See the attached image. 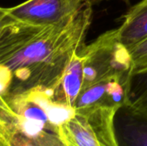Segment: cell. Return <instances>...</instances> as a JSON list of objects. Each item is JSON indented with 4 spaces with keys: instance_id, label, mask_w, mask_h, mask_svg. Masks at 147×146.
I'll use <instances>...</instances> for the list:
<instances>
[{
    "instance_id": "1",
    "label": "cell",
    "mask_w": 147,
    "mask_h": 146,
    "mask_svg": "<svg viewBox=\"0 0 147 146\" xmlns=\"http://www.w3.org/2000/svg\"><path fill=\"white\" fill-rule=\"evenodd\" d=\"M92 5L85 3L70 22L32 26L0 21L1 96L53 89L73 53L85 43Z\"/></svg>"
},
{
    "instance_id": "2",
    "label": "cell",
    "mask_w": 147,
    "mask_h": 146,
    "mask_svg": "<svg viewBox=\"0 0 147 146\" xmlns=\"http://www.w3.org/2000/svg\"><path fill=\"white\" fill-rule=\"evenodd\" d=\"M75 113V108L55 100L53 89L1 96L0 126L22 134L37 146H64L59 127Z\"/></svg>"
},
{
    "instance_id": "3",
    "label": "cell",
    "mask_w": 147,
    "mask_h": 146,
    "mask_svg": "<svg viewBox=\"0 0 147 146\" xmlns=\"http://www.w3.org/2000/svg\"><path fill=\"white\" fill-rule=\"evenodd\" d=\"M120 107L91 106L76 108L75 115L59 127L64 146H121L115 128Z\"/></svg>"
},
{
    "instance_id": "4",
    "label": "cell",
    "mask_w": 147,
    "mask_h": 146,
    "mask_svg": "<svg viewBox=\"0 0 147 146\" xmlns=\"http://www.w3.org/2000/svg\"><path fill=\"white\" fill-rule=\"evenodd\" d=\"M84 51L83 88L106 78L129 77L134 71L130 50L121 41L118 28L102 34L90 44L84 45Z\"/></svg>"
},
{
    "instance_id": "5",
    "label": "cell",
    "mask_w": 147,
    "mask_h": 146,
    "mask_svg": "<svg viewBox=\"0 0 147 146\" xmlns=\"http://www.w3.org/2000/svg\"><path fill=\"white\" fill-rule=\"evenodd\" d=\"M85 0H26L16 6L0 9V21L32 26L64 24L73 19Z\"/></svg>"
},
{
    "instance_id": "6",
    "label": "cell",
    "mask_w": 147,
    "mask_h": 146,
    "mask_svg": "<svg viewBox=\"0 0 147 146\" xmlns=\"http://www.w3.org/2000/svg\"><path fill=\"white\" fill-rule=\"evenodd\" d=\"M131 76L106 78L83 88L77 99L75 108L121 107L127 103Z\"/></svg>"
},
{
    "instance_id": "7",
    "label": "cell",
    "mask_w": 147,
    "mask_h": 146,
    "mask_svg": "<svg viewBox=\"0 0 147 146\" xmlns=\"http://www.w3.org/2000/svg\"><path fill=\"white\" fill-rule=\"evenodd\" d=\"M84 46L73 53L59 83L53 89L56 101L72 108H75L84 85L85 62Z\"/></svg>"
},
{
    "instance_id": "8",
    "label": "cell",
    "mask_w": 147,
    "mask_h": 146,
    "mask_svg": "<svg viewBox=\"0 0 147 146\" xmlns=\"http://www.w3.org/2000/svg\"><path fill=\"white\" fill-rule=\"evenodd\" d=\"M115 128L121 146H147V115L124 104L115 114Z\"/></svg>"
},
{
    "instance_id": "9",
    "label": "cell",
    "mask_w": 147,
    "mask_h": 146,
    "mask_svg": "<svg viewBox=\"0 0 147 146\" xmlns=\"http://www.w3.org/2000/svg\"><path fill=\"white\" fill-rule=\"evenodd\" d=\"M118 33L121 41L128 48L146 39L147 0H141L129 9Z\"/></svg>"
},
{
    "instance_id": "10",
    "label": "cell",
    "mask_w": 147,
    "mask_h": 146,
    "mask_svg": "<svg viewBox=\"0 0 147 146\" xmlns=\"http://www.w3.org/2000/svg\"><path fill=\"white\" fill-rule=\"evenodd\" d=\"M126 104L147 115V67L134 71L129 81Z\"/></svg>"
},
{
    "instance_id": "11",
    "label": "cell",
    "mask_w": 147,
    "mask_h": 146,
    "mask_svg": "<svg viewBox=\"0 0 147 146\" xmlns=\"http://www.w3.org/2000/svg\"><path fill=\"white\" fill-rule=\"evenodd\" d=\"M0 146H37L22 134L0 126Z\"/></svg>"
},
{
    "instance_id": "12",
    "label": "cell",
    "mask_w": 147,
    "mask_h": 146,
    "mask_svg": "<svg viewBox=\"0 0 147 146\" xmlns=\"http://www.w3.org/2000/svg\"><path fill=\"white\" fill-rule=\"evenodd\" d=\"M134 64V70L147 67V38L141 42L129 47Z\"/></svg>"
},
{
    "instance_id": "13",
    "label": "cell",
    "mask_w": 147,
    "mask_h": 146,
    "mask_svg": "<svg viewBox=\"0 0 147 146\" xmlns=\"http://www.w3.org/2000/svg\"><path fill=\"white\" fill-rule=\"evenodd\" d=\"M103 1H108V0H85V2L87 3H90L92 6L95 5V4H96V3H99L101 2H103Z\"/></svg>"
}]
</instances>
